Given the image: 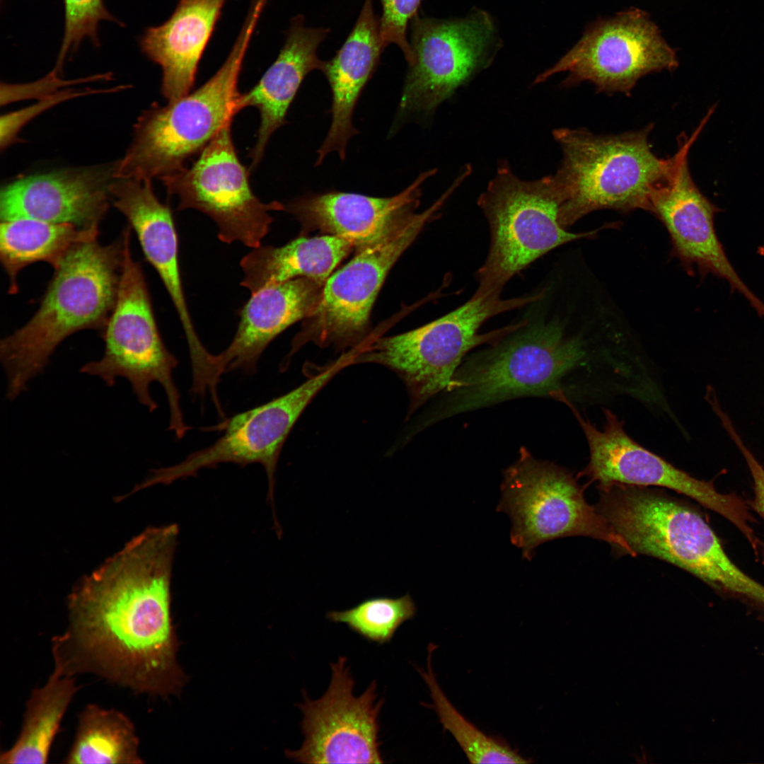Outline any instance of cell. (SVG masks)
Returning a JSON list of instances; mask_svg holds the SVG:
<instances>
[{"mask_svg": "<svg viewBox=\"0 0 764 764\" xmlns=\"http://www.w3.org/2000/svg\"><path fill=\"white\" fill-rule=\"evenodd\" d=\"M178 532L175 523L146 528L73 589L68 625L52 639L54 668L153 696L181 690L170 609Z\"/></svg>", "mask_w": 764, "mask_h": 764, "instance_id": "obj_1", "label": "cell"}, {"mask_svg": "<svg viewBox=\"0 0 764 764\" xmlns=\"http://www.w3.org/2000/svg\"><path fill=\"white\" fill-rule=\"evenodd\" d=\"M614 365L610 341L590 316L572 327L560 318L527 321L461 364L432 419L523 396L584 405L606 388Z\"/></svg>", "mask_w": 764, "mask_h": 764, "instance_id": "obj_2", "label": "cell"}, {"mask_svg": "<svg viewBox=\"0 0 764 764\" xmlns=\"http://www.w3.org/2000/svg\"><path fill=\"white\" fill-rule=\"evenodd\" d=\"M123 252L122 236L106 245L85 241L54 269L34 316L0 342L8 399L26 390L66 337L87 329L103 332L116 301Z\"/></svg>", "mask_w": 764, "mask_h": 764, "instance_id": "obj_3", "label": "cell"}, {"mask_svg": "<svg viewBox=\"0 0 764 764\" xmlns=\"http://www.w3.org/2000/svg\"><path fill=\"white\" fill-rule=\"evenodd\" d=\"M652 127L606 135L583 128L552 131L562 151L552 176L562 198L559 220L564 228L596 210L648 211L652 194L675 161L674 155L663 158L652 151Z\"/></svg>", "mask_w": 764, "mask_h": 764, "instance_id": "obj_4", "label": "cell"}, {"mask_svg": "<svg viewBox=\"0 0 764 764\" xmlns=\"http://www.w3.org/2000/svg\"><path fill=\"white\" fill-rule=\"evenodd\" d=\"M260 14L250 12L226 61L204 84L140 116L130 146L113 168V178L152 180L171 174L231 123L238 113V76Z\"/></svg>", "mask_w": 764, "mask_h": 764, "instance_id": "obj_5", "label": "cell"}, {"mask_svg": "<svg viewBox=\"0 0 764 764\" xmlns=\"http://www.w3.org/2000/svg\"><path fill=\"white\" fill-rule=\"evenodd\" d=\"M562 203L552 175L535 180L516 175L506 160L478 199L490 231L487 258L476 273L474 297L501 294L515 274L552 249L594 236L571 233L559 220Z\"/></svg>", "mask_w": 764, "mask_h": 764, "instance_id": "obj_6", "label": "cell"}, {"mask_svg": "<svg viewBox=\"0 0 764 764\" xmlns=\"http://www.w3.org/2000/svg\"><path fill=\"white\" fill-rule=\"evenodd\" d=\"M542 291L527 296L502 299L496 294L472 296L447 314L416 329L381 337L359 349L355 362H373L395 371L405 382L414 411L449 388L463 360L473 348L494 343L523 325L526 320L480 334L486 320L540 299Z\"/></svg>", "mask_w": 764, "mask_h": 764, "instance_id": "obj_7", "label": "cell"}, {"mask_svg": "<svg viewBox=\"0 0 764 764\" xmlns=\"http://www.w3.org/2000/svg\"><path fill=\"white\" fill-rule=\"evenodd\" d=\"M122 236L124 252L117 299L101 332L104 352L100 359L83 364L80 371L98 377L108 386H113L117 378H125L149 412L158 407L150 385L158 383L168 403V429L182 439L190 427L185 422L173 378L178 361L160 335L141 267L132 255L131 228H125Z\"/></svg>", "mask_w": 764, "mask_h": 764, "instance_id": "obj_8", "label": "cell"}, {"mask_svg": "<svg viewBox=\"0 0 764 764\" xmlns=\"http://www.w3.org/2000/svg\"><path fill=\"white\" fill-rule=\"evenodd\" d=\"M497 507L511 521L513 545L530 560L541 544L569 536L603 540L621 552L636 555L606 519L590 506L567 469L538 460L525 448L504 472Z\"/></svg>", "mask_w": 764, "mask_h": 764, "instance_id": "obj_9", "label": "cell"}, {"mask_svg": "<svg viewBox=\"0 0 764 764\" xmlns=\"http://www.w3.org/2000/svg\"><path fill=\"white\" fill-rule=\"evenodd\" d=\"M453 192L448 187L429 208L410 214L381 238L358 250L328 279L318 306L293 340L289 357L308 342L346 347L362 338L388 272Z\"/></svg>", "mask_w": 764, "mask_h": 764, "instance_id": "obj_10", "label": "cell"}, {"mask_svg": "<svg viewBox=\"0 0 764 764\" xmlns=\"http://www.w3.org/2000/svg\"><path fill=\"white\" fill-rule=\"evenodd\" d=\"M411 22L409 65L397 119L429 117L436 108L492 62L499 44L492 18L475 9L453 19L420 17Z\"/></svg>", "mask_w": 764, "mask_h": 764, "instance_id": "obj_11", "label": "cell"}, {"mask_svg": "<svg viewBox=\"0 0 764 764\" xmlns=\"http://www.w3.org/2000/svg\"><path fill=\"white\" fill-rule=\"evenodd\" d=\"M678 64L676 50L649 14L631 7L588 24L577 42L533 84L566 72L565 88L589 81L598 92L627 96L643 76L673 71Z\"/></svg>", "mask_w": 764, "mask_h": 764, "instance_id": "obj_12", "label": "cell"}, {"mask_svg": "<svg viewBox=\"0 0 764 764\" xmlns=\"http://www.w3.org/2000/svg\"><path fill=\"white\" fill-rule=\"evenodd\" d=\"M231 123L224 126L199 152L190 167L160 180L178 199L179 210L193 209L209 216L224 243L239 241L255 248L270 231L272 211L285 210L277 202H261L253 193L248 170L241 163L232 139Z\"/></svg>", "mask_w": 764, "mask_h": 764, "instance_id": "obj_13", "label": "cell"}, {"mask_svg": "<svg viewBox=\"0 0 764 764\" xmlns=\"http://www.w3.org/2000/svg\"><path fill=\"white\" fill-rule=\"evenodd\" d=\"M569 407L582 429L589 452V462L579 476L596 482L598 486L622 483L668 488L722 516L750 544L756 541L751 527L756 519L747 504L736 493H721L712 480L697 479L641 446L625 432L623 422L611 410H603L604 425L599 429L577 407Z\"/></svg>", "mask_w": 764, "mask_h": 764, "instance_id": "obj_14", "label": "cell"}, {"mask_svg": "<svg viewBox=\"0 0 764 764\" xmlns=\"http://www.w3.org/2000/svg\"><path fill=\"white\" fill-rule=\"evenodd\" d=\"M347 366V360L340 357L286 394L225 419L214 427L224 434L214 444L190 453L179 463L153 470L147 484L169 485L223 463H259L265 470L267 498L273 506L275 472L286 439L316 395Z\"/></svg>", "mask_w": 764, "mask_h": 764, "instance_id": "obj_15", "label": "cell"}, {"mask_svg": "<svg viewBox=\"0 0 764 764\" xmlns=\"http://www.w3.org/2000/svg\"><path fill=\"white\" fill-rule=\"evenodd\" d=\"M340 656L330 663L332 677L324 695L311 700L306 692L299 705L304 736L298 750L286 756L301 763H383L379 748L378 716L384 700H377L376 681L355 696V681Z\"/></svg>", "mask_w": 764, "mask_h": 764, "instance_id": "obj_16", "label": "cell"}, {"mask_svg": "<svg viewBox=\"0 0 764 764\" xmlns=\"http://www.w3.org/2000/svg\"><path fill=\"white\" fill-rule=\"evenodd\" d=\"M705 125L700 122L690 137L680 136L671 173L652 194L648 211L666 228L673 254L688 272L695 265L704 275L725 279L764 317V303L738 275L717 236L714 217L719 209L700 191L689 171V150Z\"/></svg>", "mask_w": 764, "mask_h": 764, "instance_id": "obj_17", "label": "cell"}, {"mask_svg": "<svg viewBox=\"0 0 764 764\" xmlns=\"http://www.w3.org/2000/svg\"><path fill=\"white\" fill-rule=\"evenodd\" d=\"M110 178V170L88 168L18 180L1 191V221L25 218L98 227L108 207Z\"/></svg>", "mask_w": 764, "mask_h": 764, "instance_id": "obj_18", "label": "cell"}, {"mask_svg": "<svg viewBox=\"0 0 764 764\" xmlns=\"http://www.w3.org/2000/svg\"><path fill=\"white\" fill-rule=\"evenodd\" d=\"M436 172V168L422 172L392 197L330 191L294 199L285 209L296 216L304 230L316 229L339 236L359 250L381 238L415 211L422 185Z\"/></svg>", "mask_w": 764, "mask_h": 764, "instance_id": "obj_19", "label": "cell"}, {"mask_svg": "<svg viewBox=\"0 0 764 764\" xmlns=\"http://www.w3.org/2000/svg\"><path fill=\"white\" fill-rule=\"evenodd\" d=\"M110 194L115 207L135 231L146 260L161 279L177 311L187 339L190 356L206 348L190 318L178 263V240L170 209L156 197L150 179H116Z\"/></svg>", "mask_w": 764, "mask_h": 764, "instance_id": "obj_20", "label": "cell"}, {"mask_svg": "<svg viewBox=\"0 0 764 764\" xmlns=\"http://www.w3.org/2000/svg\"><path fill=\"white\" fill-rule=\"evenodd\" d=\"M324 285L299 277L252 293L240 312V321L229 345L213 354L212 364L216 378L224 373L241 370L255 372L268 345L297 321L308 318L318 306Z\"/></svg>", "mask_w": 764, "mask_h": 764, "instance_id": "obj_21", "label": "cell"}, {"mask_svg": "<svg viewBox=\"0 0 764 764\" xmlns=\"http://www.w3.org/2000/svg\"><path fill=\"white\" fill-rule=\"evenodd\" d=\"M329 30L308 28L304 18L295 16L279 55L250 91L238 96V112L247 107L256 108L260 122L255 146L250 151L251 168L260 161L270 137L284 125L288 110L303 79L313 70L322 71L325 61L318 48Z\"/></svg>", "mask_w": 764, "mask_h": 764, "instance_id": "obj_22", "label": "cell"}, {"mask_svg": "<svg viewBox=\"0 0 764 764\" xmlns=\"http://www.w3.org/2000/svg\"><path fill=\"white\" fill-rule=\"evenodd\" d=\"M383 51L373 0H365L352 30L336 54L325 62L321 71L332 92V122L317 151L316 166L332 151L337 152L341 160L346 158L347 143L357 134L352 123L354 110Z\"/></svg>", "mask_w": 764, "mask_h": 764, "instance_id": "obj_23", "label": "cell"}, {"mask_svg": "<svg viewBox=\"0 0 764 764\" xmlns=\"http://www.w3.org/2000/svg\"><path fill=\"white\" fill-rule=\"evenodd\" d=\"M225 1L180 0L168 21L142 35L141 51L161 67V91L168 101L191 90Z\"/></svg>", "mask_w": 764, "mask_h": 764, "instance_id": "obj_24", "label": "cell"}, {"mask_svg": "<svg viewBox=\"0 0 764 764\" xmlns=\"http://www.w3.org/2000/svg\"><path fill=\"white\" fill-rule=\"evenodd\" d=\"M354 248L348 241L330 234L299 237L280 247L260 245L241 260V285L251 293L299 277L324 285Z\"/></svg>", "mask_w": 764, "mask_h": 764, "instance_id": "obj_25", "label": "cell"}, {"mask_svg": "<svg viewBox=\"0 0 764 764\" xmlns=\"http://www.w3.org/2000/svg\"><path fill=\"white\" fill-rule=\"evenodd\" d=\"M98 233V226L82 228L25 218L1 221L0 258L9 278V293L17 292L18 274L24 267L42 261L55 269L72 248L97 239Z\"/></svg>", "mask_w": 764, "mask_h": 764, "instance_id": "obj_26", "label": "cell"}, {"mask_svg": "<svg viewBox=\"0 0 764 764\" xmlns=\"http://www.w3.org/2000/svg\"><path fill=\"white\" fill-rule=\"evenodd\" d=\"M79 689L74 676L53 668L47 682L32 690L18 736L1 752L0 763H47L63 717Z\"/></svg>", "mask_w": 764, "mask_h": 764, "instance_id": "obj_27", "label": "cell"}, {"mask_svg": "<svg viewBox=\"0 0 764 764\" xmlns=\"http://www.w3.org/2000/svg\"><path fill=\"white\" fill-rule=\"evenodd\" d=\"M76 730L64 763H144L134 724L120 710L88 704L79 714Z\"/></svg>", "mask_w": 764, "mask_h": 764, "instance_id": "obj_28", "label": "cell"}, {"mask_svg": "<svg viewBox=\"0 0 764 764\" xmlns=\"http://www.w3.org/2000/svg\"><path fill=\"white\" fill-rule=\"evenodd\" d=\"M436 646L428 647L427 668L417 670L427 684L439 719L444 729L455 739L470 763H527L506 742L489 736L466 719L451 704L439 686L432 666V654Z\"/></svg>", "mask_w": 764, "mask_h": 764, "instance_id": "obj_29", "label": "cell"}, {"mask_svg": "<svg viewBox=\"0 0 764 764\" xmlns=\"http://www.w3.org/2000/svg\"><path fill=\"white\" fill-rule=\"evenodd\" d=\"M417 613L409 594L399 598L372 597L345 610H331L326 618L345 624L364 639L382 644L389 642L398 627Z\"/></svg>", "mask_w": 764, "mask_h": 764, "instance_id": "obj_30", "label": "cell"}, {"mask_svg": "<svg viewBox=\"0 0 764 764\" xmlns=\"http://www.w3.org/2000/svg\"><path fill=\"white\" fill-rule=\"evenodd\" d=\"M64 30L58 54L59 69L69 54L76 52L85 39L99 45L98 24L102 21H117L103 0H63Z\"/></svg>", "mask_w": 764, "mask_h": 764, "instance_id": "obj_31", "label": "cell"}, {"mask_svg": "<svg viewBox=\"0 0 764 764\" xmlns=\"http://www.w3.org/2000/svg\"><path fill=\"white\" fill-rule=\"evenodd\" d=\"M422 0H381L382 15L379 21V35L383 50L390 44L398 45L408 63L414 56L407 38L409 22L417 14Z\"/></svg>", "mask_w": 764, "mask_h": 764, "instance_id": "obj_32", "label": "cell"}, {"mask_svg": "<svg viewBox=\"0 0 764 764\" xmlns=\"http://www.w3.org/2000/svg\"><path fill=\"white\" fill-rule=\"evenodd\" d=\"M720 424L742 454L753 480V499L750 504L764 521V467L744 444L727 414L719 418ZM761 557L764 565V543H761Z\"/></svg>", "mask_w": 764, "mask_h": 764, "instance_id": "obj_33", "label": "cell"}, {"mask_svg": "<svg viewBox=\"0 0 764 764\" xmlns=\"http://www.w3.org/2000/svg\"><path fill=\"white\" fill-rule=\"evenodd\" d=\"M758 253L759 255L764 256V243L758 247Z\"/></svg>", "mask_w": 764, "mask_h": 764, "instance_id": "obj_34", "label": "cell"}]
</instances>
